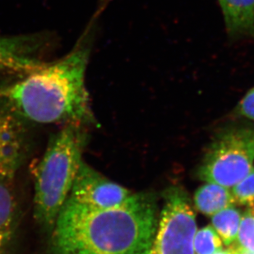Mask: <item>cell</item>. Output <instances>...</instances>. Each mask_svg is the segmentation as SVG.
Here are the masks:
<instances>
[{"instance_id":"15","label":"cell","mask_w":254,"mask_h":254,"mask_svg":"<svg viewBox=\"0 0 254 254\" xmlns=\"http://www.w3.org/2000/svg\"><path fill=\"white\" fill-rule=\"evenodd\" d=\"M235 244L254 254V214L247 211L242 216L240 230Z\"/></svg>"},{"instance_id":"13","label":"cell","mask_w":254,"mask_h":254,"mask_svg":"<svg viewBox=\"0 0 254 254\" xmlns=\"http://www.w3.org/2000/svg\"><path fill=\"white\" fill-rule=\"evenodd\" d=\"M193 248L196 254H213L222 250L223 242L212 226H206L195 234Z\"/></svg>"},{"instance_id":"5","label":"cell","mask_w":254,"mask_h":254,"mask_svg":"<svg viewBox=\"0 0 254 254\" xmlns=\"http://www.w3.org/2000/svg\"><path fill=\"white\" fill-rule=\"evenodd\" d=\"M196 231L195 213L187 194L177 188L169 190L150 254H194Z\"/></svg>"},{"instance_id":"12","label":"cell","mask_w":254,"mask_h":254,"mask_svg":"<svg viewBox=\"0 0 254 254\" xmlns=\"http://www.w3.org/2000/svg\"><path fill=\"white\" fill-rule=\"evenodd\" d=\"M212 227L218 234L223 244L230 246L236 241L242 216L240 211L230 206L211 216Z\"/></svg>"},{"instance_id":"7","label":"cell","mask_w":254,"mask_h":254,"mask_svg":"<svg viewBox=\"0 0 254 254\" xmlns=\"http://www.w3.org/2000/svg\"><path fill=\"white\" fill-rule=\"evenodd\" d=\"M132 194L83 161L67 200L91 208L108 209L120 206Z\"/></svg>"},{"instance_id":"18","label":"cell","mask_w":254,"mask_h":254,"mask_svg":"<svg viewBox=\"0 0 254 254\" xmlns=\"http://www.w3.org/2000/svg\"><path fill=\"white\" fill-rule=\"evenodd\" d=\"M213 254H235L232 252V250H230V249L228 250H220L218 252L215 253Z\"/></svg>"},{"instance_id":"2","label":"cell","mask_w":254,"mask_h":254,"mask_svg":"<svg viewBox=\"0 0 254 254\" xmlns=\"http://www.w3.org/2000/svg\"><path fill=\"white\" fill-rule=\"evenodd\" d=\"M156 202L132 194L120 206L96 209L67 200L51 230L53 254H150L158 226Z\"/></svg>"},{"instance_id":"4","label":"cell","mask_w":254,"mask_h":254,"mask_svg":"<svg viewBox=\"0 0 254 254\" xmlns=\"http://www.w3.org/2000/svg\"><path fill=\"white\" fill-rule=\"evenodd\" d=\"M254 130L236 128L214 141L199 169V177L231 189L254 169Z\"/></svg>"},{"instance_id":"3","label":"cell","mask_w":254,"mask_h":254,"mask_svg":"<svg viewBox=\"0 0 254 254\" xmlns=\"http://www.w3.org/2000/svg\"><path fill=\"white\" fill-rule=\"evenodd\" d=\"M87 142L84 126L64 125L51 137L35 175L34 217L46 230L53 229L83 161Z\"/></svg>"},{"instance_id":"11","label":"cell","mask_w":254,"mask_h":254,"mask_svg":"<svg viewBox=\"0 0 254 254\" xmlns=\"http://www.w3.org/2000/svg\"><path fill=\"white\" fill-rule=\"evenodd\" d=\"M194 203L197 210L206 216H213L214 214L235 205L230 189L213 183L199 188L195 192Z\"/></svg>"},{"instance_id":"8","label":"cell","mask_w":254,"mask_h":254,"mask_svg":"<svg viewBox=\"0 0 254 254\" xmlns=\"http://www.w3.org/2000/svg\"><path fill=\"white\" fill-rule=\"evenodd\" d=\"M50 45L45 33L0 36V74L22 75L42 63Z\"/></svg>"},{"instance_id":"14","label":"cell","mask_w":254,"mask_h":254,"mask_svg":"<svg viewBox=\"0 0 254 254\" xmlns=\"http://www.w3.org/2000/svg\"><path fill=\"white\" fill-rule=\"evenodd\" d=\"M232 189L235 204L245 206L249 212L254 214V168Z\"/></svg>"},{"instance_id":"9","label":"cell","mask_w":254,"mask_h":254,"mask_svg":"<svg viewBox=\"0 0 254 254\" xmlns=\"http://www.w3.org/2000/svg\"><path fill=\"white\" fill-rule=\"evenodd\" d=\"M230 38L254 39V0H219Z\"/></svg>"},{"instance_id":"17","label":"cell","mask_w":254,"mask_h":254,"mask_svg":"<svg viewBox=\"0 0 254 254\" xmlns=\"http://www.w3.org/2000/svg\"><path fill=\"white\" fill-rule=\"evenodd\" d=\"M229 247H230V250H232V252L235 254H254L253 253L249 252L247 250H244L242 248H240V246H238L235 243L230 245Z\"/></svg>"},{"instance_id":"6","label":"cell","mask_w":254,"mask_h":254,"mask_svg":"<svg viewBox=\"0 0 254 254\" xmlns=\"http://www.w3.org/2000/svg\"><path fill=\"white\" fill-rule=\"evenodd\" d=\"M26 121L0 99V184H10L28 151Z\"/></svg>"},{"instance_id":"10","label":"cell","mask_w":254,"mask_h":254,"mask_svg":"<svg viewBox=\"0 0 254 254\" xmlns=\"http://www.w3.org/2000/svg\"><path fill=\"white\" fill-rule=\"evenodd\" d=\"M17 203L10 184H0V254H10L17 224Z\"/></svg>"},{"instance_id":"1","label":"cell","mask_w":254,"mask_h":254,"mask_svg":"<svg viewBox=\"0 0 254 254\" xmlns=\"http://www.w3.org/2000/svg\"><path fill=\"white\" fill-rule=\"evenodd\" d=\"M93 25L65 56L0 85V99L26 122L84 127L96 123L86 84Z\"/></svg>"},{"instance_id":"16","label":"cell","mask_w":254,"mask_h":254,"mask_svg":"<svg viewBox=\"0 0 254 254\" xmlns=\"http://www.w3.org/2000/svg\"><path fill=\"white\" fill-rule=\"evenodd\" d=\"M238 115L254 121V87L248 91L236 108Z\"/></svg>"}]
</instances>
